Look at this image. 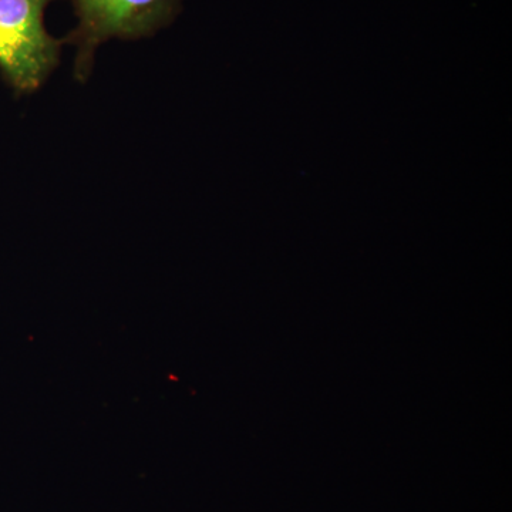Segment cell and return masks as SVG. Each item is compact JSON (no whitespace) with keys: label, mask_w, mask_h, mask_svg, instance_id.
<instances>
[{"label":"cell","mask_w":512,"mask_h":512,"mask_svg":"<svg viewBox=\"0 0 512 512\" xmlns=\"http://www.w3.org/2000/svg\"><path fill=\"white\" fill-rule=\"evenodd\" d=\"M77 18L66 43L76 47L74 77L86 82L94 55L110 39L137 40L153 36L173 22L181 0H70Z\"/></svg>","instance_id":"obj_1"},{"label":"cell","mask_w":512,"mask_h":512,"mask_svg":"<svg viewBox=\"0 0 512 512\" xmlns=\"http://www.w3.org/2000/svg\"><path fill=\"white\" fill-rule=\"evenodd\" d=\"M55 0H0V73L19 94L35 93L60 63L62 40L47 32Z\"/></svg>","instance_id":"obj_2"}]
</instances>
